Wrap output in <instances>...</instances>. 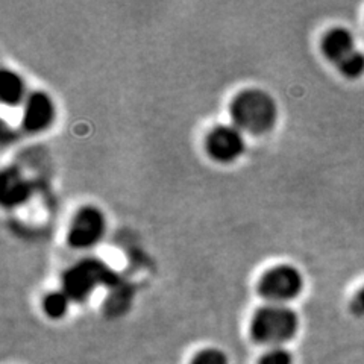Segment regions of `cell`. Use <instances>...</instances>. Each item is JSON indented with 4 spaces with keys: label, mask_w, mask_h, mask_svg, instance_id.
Segmentation results:
<instances>
[{
    "label": "cell",
    "mask_w": 364,
    "mask_h": 364,
    "mask_svg": "<svg viewBox=\"0 0 364 364\" xmlns=\"http://www.w3.org/2000/svg\"><path fill=\"white\" fill-rule=\"evenodd\" d=\"M279 109L275 97L259 87H246L230 102V117L245 135L263 136L278 123Z\"/></svg>",
    "instance_id": "1"
},
{
    "label": "cell",
    "mask_w": 364,
    "mask_h": 364,
    "mask_svg": "<svg viewBox=\"0 0 364 364\" xmlns=\"http://www.w3.org/2000/svg\"><path fill=\"white\" fill-rule=\"evenodd\" d=\"M299 331V316L290 305L264 304L250 317L249 333L258 345L282 348Z\"/></svg>",
    "instance_id": "2"
},
{
    "label": "cell",
    "mask_w": 364,
    "mask_h": 364,
    "mask_svg": "<svg viewBox=\"0 0 364 364\" xmlns=\"http://www.w3.org/2000/svg\"><path fill=\"white\" fill-rule=\"evenodd\" d=\"M117 273L105 261L87 257L68 266L61 275V290L72 302H84L100 287H114Z\"/></svg>",
    "instance_id": "3"
},
{
    "label": "cell",
    "mask_w": 364,
    "mask_h": 364,
    "mask_svg": "<svg viewBox=\"0 0 364 364\" xmlns=\"http://www.w3.org/2000/svg\"><path fill=\"white\" fill-rule=\"evenodd\" d=\"M304 287L302 272L289 263L270 266L257 281V293L264 304L289 305L299 298Z\"/></svg>",
    "instance_id": "4"
},
{
    "label": "cell",
    "mask_w": 364,
    "mask_h": 364,
    "mask_svg": "<svg viewBox=\"0 0 364 364\" xmlns=\"http://www.w3.org/2000/svg\"><path fill=\"white\" fill-rule=\"evenodd\" d=\"M107 215L96 205H82L70 219L65 232V243L75 250H87L102 242L107 234Z\"/></svg>",
    "instance_id": "5"
},
{
    "label": "cell",
    "mask_w": 364,
    "mask_h": 364,
    "mask_svg": "<svg viewBox=\"0 0 364 364\" xmlns=\"http://www.w3.org/2000/svg\"><path fill=\"white\" fill-rule=\"evenodd\" d=\"M203 151L215 164H232L246 152L245 134L232 123L215 124L203 136Z\"/></svg>",
    "instance_id": "6"
},
{
    "label": "cell",
    "mask_w": 364,
    "mask_h": 364,
    "mask_svg": "<svg viewBox=\"0 0 364 364\" xmlns=\"http://www.w3.org/2000/svg\"><path fill=\"white\" fill-rule=\"evenodd\" d=\"M56 119L53 97L43 90H32L21 107V128L31 135L43 134L52 128Z\"/></svg>",
    "instance_id": "7"
},
{
    "label": "cell",
    "mask_w": 364,
    "mask_h": 364,
    "mask_svg": "<svg viewBox=\"0 0 364 364\" xmlns=\"http://www.w3.org/2000/svg\"><path fill=\"white\" fill-rule=\"evenodd\" d=\"M321 52L323 58L337 67L341 61H345L350 53H354L358 48L355 44V37L348 28L334 26L328 29L321 38Z\"/></svg>",
    "instance_id": "8"
},
{
    "label": "cell",
    "mask_w": 364,
    "mask_h": 364,
    "mask_svg": "<svg viewBox=\"0 0 364 364\" xmlns=\"http://www.w3.org/2000/svg\"><path fill=\"white\" fill-rule=\"evenodd\" d=\"M33 195L32 182L18 168L8 167L2 172V198L5 208H16L26 203Z\"/></svg>",
    "instance_id": "9"
},
{
    "label": "cell",
    "mask_w": 364,
    "mask_h": 364,
    "mask_svg": "<svg viewBox=\"0 0 364 364\" xmlns=\"http://www.w3.org/2000/svg\"><path fill=\"white\" fill-rule=\"evenodd\" d=\"M31 91L28 90L25 77L13 68L4 67L0 72V100L8 108L23 107Z\"/></svg>",
    "instance_id": "10"
},
{
    "label": "cell",
    "mask_w": 364,
    "mask_h": 364,
    "mask_svg": "<svg viewBox=\"0 0 364 364\" xmlns=\"http://www.w3.org/2000/svg\"><path fill=\"white\" fill-rule=\"evenodd\" d=\"M70 298L60 289V290H52L43 296L41 301V310L44 316L50 318V321H61L68 313L70 309Z\"/></svg>",
    "instance_id": "11"
},
{
    "label": "cell",
    "mask_w": 364,
    "mask_h": 364,
    "mask_svg": "<svg viewBox=\"0 0 364 364\" xmlns=\"http://www.w3.org/2000/svg\"><path fill=\"white\" fill-rule=\"evenodd\" d=\"M337 72L349 81H357L364 76V52L357 49L350 53L345 61H341L337 67Z\"/></svg>",
    "instance_id": "12"
},
{
    "label": "cell",
    "mask_w": 364,
    "mask_h": 364,
    "mask_svg": "<svg viewBox=\"0 0 364 364\" xmlns=\"http://www.w3.org/2000/svg\"><path fill=\"white\" fill-rule=\"evenodd\" d=\"M190 364H230V360L218 348H205L191 358Z\"/></svg>",
    "instance_id": "13"
},
{
    "label": "cell",
    "mask_w": 364,
    "mask_h": 364,
    "mask_svg": "<svg viewBox=\"0 0 364 364\" xmlns=\"http://www.w3.org/2000/svg\"><path fill=\"white\" fill-rule=\"evenodd\" d=\"M258 364H293V355L284 346L270 348L259 358Z\"/></svg>",
    "instance_id": "14"
},
{
    "label": "cell",
    "mask_w": 364,
    "mask_h": 364,
    "mask_svg": "<svg viewBox=\"0 0 364 364\" xmlns=\"http://www.w3.org/2000/svg\"><path fill=\"white\" fill-rule=\"evenodd\" d=\"M350 313H354L357 317H364V286L358 289L354 294V298L349 302Z\"/></svg>",
    "instance_id": "15"
}]
</instances>
